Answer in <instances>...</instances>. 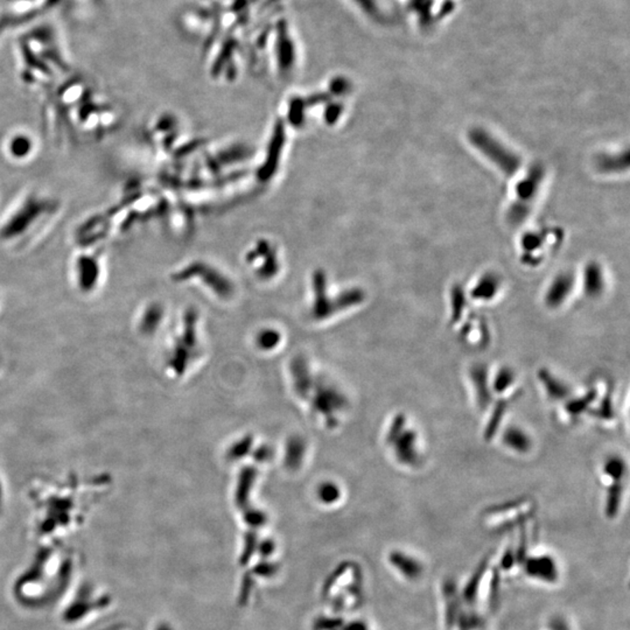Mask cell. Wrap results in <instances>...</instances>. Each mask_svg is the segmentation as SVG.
Returning <instances> with one entry per match:
<instances>
[{"mask_svg": "<svg viewBox=\"0 0 630 630\" xmlns=\"http://www.w3.org/2000/svg\"><path fill=\"white\" fill-rule=\"evenodd\" d=\"M603 287H605V280H603V271L599 265L596 263L589 265L585 275V289L587 296L591 298L600 296L603 291Z\"/></svg>", "mask_w": 630, "mask_h": 630, "instance_id": "5", "label": "cell"}, {"mask_svg": "<svg viewBox=\"0 0 630 630\" xmlns=\"http://www.w3.org/2000/svg\"><path fill=\"white\" fill-rule=\"evenodd\" d=\"M543 175V168L540 166H535L529 172V175H526V178L519 182V185L516 189L517 203L529 207V203H533V198L536 196L537 192L540 189Z\"/></svg>", "mask_w": 630, "mask_h": 630, "instance_id": "3", "label": "cell"}, {"mask_svg": "<svg viewBox=\"0 0 630 630\" xmlns=\"http://www.w3.org/2000/svg\"><path fill=\"white\" fill-rule=\"evenodd\" d=\"M1 366H3V363H1V357H0V370H1Z\"/></svg>", "mask_w": 630, "mask_h": 630, "instance_id": "9", "label": "cell"}, {"mask_svg": "<svg viewBox=\"0 0 630 630\" xmlns=\"http://www.w3.org/2000/svg\"><path fill=\"white\" fill-rule=\"evenodd\" d=\"M503 441L508 448L516 451V452H526L533 445L529 435L526 434V432L521 428L516 427H510L505 431Z\"/></svg>", "mask_w": 630, "mask_h": 630, "instance_id": "4", "label": "cell"}, {"mask_svg": "<svg viewBox=\"0 0 630 630\" xmlns=\"http://www.w3.org/2000/svg\"><path fill=\"white\" fill-rule=\"evenodd\" d=\"M1 495H3V488H1V484H0V498H1Z\"/></svg>", "mask_w": 630, "mask_h": 630, "instance_id": "8", "label": "cell"}, {"mask_svg": "<svg viewBox=\"0 0 630 630\" xmlns=\"http://www.w3.org/2000/svg\"><path fill=\"white\" fill-rule=\"evenodd\" d=\"M573 289V277L568 273H563L554 278L545 296V303L550 308L561 307L568 300Z\"/></svg>", "mask_w": 630, "mask_h": 630, "instance_id": "2", "label": "cell"}, {"mask_svg": "<svg viewBox=\"0 0 630 630\" xmlns=\"http://www.w3.org/2000/svg\"><path fill=\"white\" fill-rule=\"evenodd\" d=\"M468 139L470 144L477 149L480 153L484 154L488 160H491L495 166H498L505 175L512 177L519 171L522 164L521 158L505 147L501 142L488 133L486 130H470L468 132Z\"/></svg>", "mask_w": 630, "mask_h": 630, "instance_id": "1", "label": "cell"}, {"mask_svg": "<svg viewBox=\"0 0 630 630\" xmlns=\"http://www.w3.org/2000/svg\"><path fill=\"white\" fill-rule=\"evenodd\" d=\"M514 382H515L514 371L510 368H502L501 370H498L496 376H495L493 389L500 392V394H503V392L508 390L509 388L512 387Z\"/></svg>", "mask_w": 630, "mask_h": 630, "instance_id": "7", "label": "cell"}, {"mask_svg": "<svg viewBox=\"0 0 630 630\" xmlns=\"http://www.w3.org/2000/svg\"><path fill=\"white\" fill-rule=\"evenodd\" d=\"M498 280L494 275H487L481 279L477 287L474 289L473 296L475 299L489 300L494 298L498 292Z\"/></svg>", "mask_w": 630, "mask_h": 630, "instance_id": "6", "label": "cell"}]
</instances>
